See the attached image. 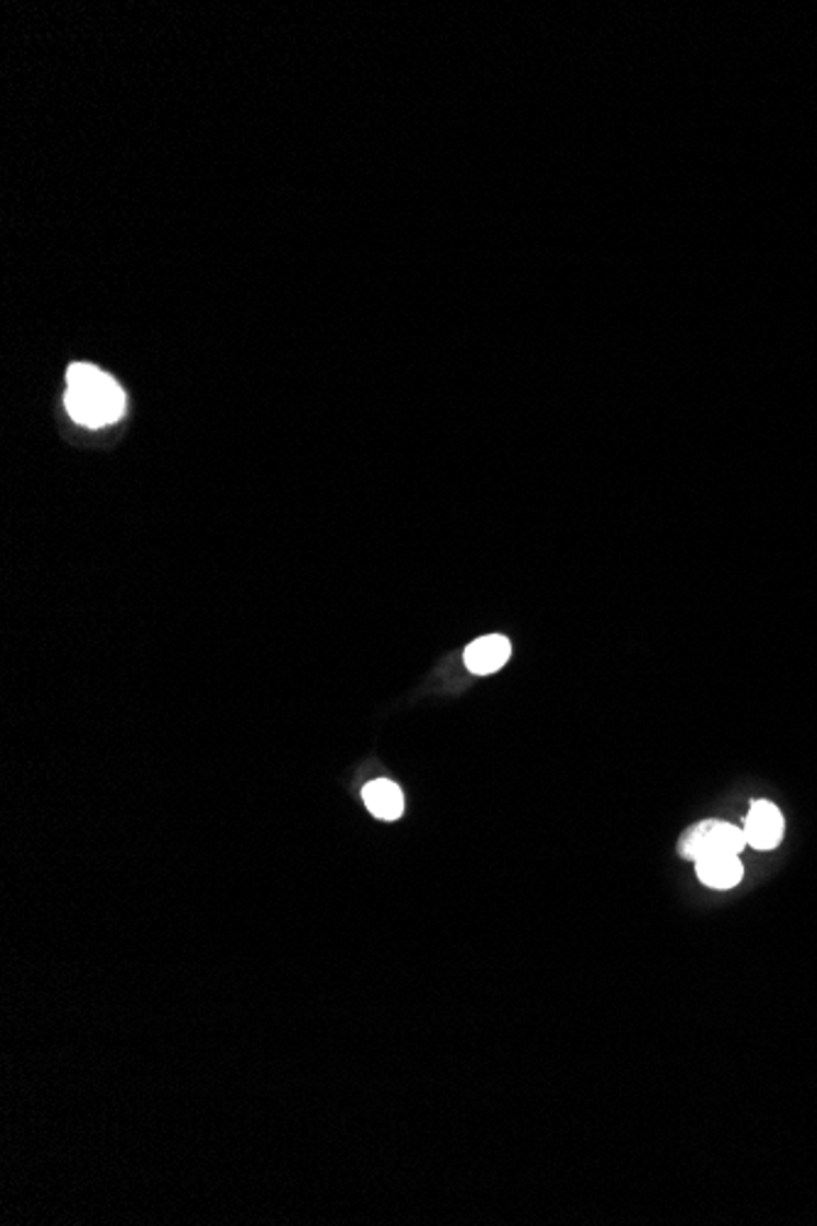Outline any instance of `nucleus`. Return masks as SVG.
Wrapping results in <instances>:
<instances>
[{
    "label": "nucleus",
    "instance_id": "1",
    "mask_svg": "<svg viewBox=\"0 0 817 1226\" xmlns=\"http://www.w3.org/2000/svg\"><path fill=\"white\" fill-rule=\"evenodd\" d=\"M67 411L81 427L113 424L126 411V395L110 375L89 363H74L67 373Z\"/></svg>",
    "mask_w": 817,
    "mask_h": 1226
},
{
    "label": "nucleus",
    "instance_id": "4",
    "mask_svg": "<svg viewBox=\"0 0 817 1226\" xmlns=\"http://www.w3.org/2000/svg\"><path fill=\"white\" fill-rule=\"evenodd\" d=\"M510 656H512V644L510 639L502 634H488L475 639V642L463 652L465 666H468L475 676H490L494 672H500V668L510 662Z\"/></svg>",
    "mask_w": 817,
    "mask_h": 1226
},
{
    "label": "nucleus",
    "instance_id": "6",
    "mask_svg": "<svg viewBox=\"0 0 817 1226\" xmlns=\"http://www.w3.org/2000/svg\"><path fill=\"white\" fill-rule=\"evenodd\" d=\"M365 806L380 820H397L405 813V796L395 781L377 779L363 789Z\"/></svg>",
    "mask_w": 817,
    "mask_h": 1226
},
{
    "label": "nucleus",
    "instance_id": "2",
    "mask_svg": "<svg viewBox=\"0 0 817 1226\" xmlns=\"http://www.w3.org/2000/svg\"><path fill=\"white\" fill-rule=\"evenodd\" d=\"M678 848L682 857L698 862L712 857V854H742V850L747 848V838H744V830L732 826V822L702 820L682 834Z\"/></svg>",
    "mask_w": 817,
    "mask_h": 1226
},
{
    "label": "nucleus",
    "instance_id": "5",
    "mask_svg": "<svg viewBox=\"0 0 817 1226\" xmlns=\"http://www.w3.org/2000/svg\"><path fill=\"white\" fill-rule=\"evenodd\" d=\"M698 879L710 886V889H732L744 877V867L739 854H712V857L698 860Z\"/></svg>",
    "mask_w": 817,
    "mask_h": 1226
},
{
    "label": "nucleus",
    "instance_id": "3",
    "mask_svg": "<svg viewBox=\"0 0 817 1226\" xmlns=\"http://www.w3.org/2000/svg\"><path fill=\"white\" fill-rule=\"evenodd\" d=\"M783 828H785L783 816L773 803L754 801L742 830H744V838H747V844H751L754 850L769 852L773 848H779V842L783 840Z\"/></svg>",
    "mask_w": 817,
    "mask_h": 1226
}]
</instances>
